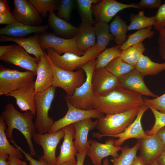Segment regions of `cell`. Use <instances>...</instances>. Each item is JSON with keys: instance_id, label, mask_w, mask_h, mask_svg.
<instances>
[{"instance_id": "cell-49", "label": "cell", "mask_w": 165, "mask_h": 165, "mask_svg": "<svg viewBox=\"0 0 165 165\" xmlns=\"http://www.w3.org/2000/svg\"><path fill=\"white\" fill-rule=\"evenodd\" d=\"M10 12L9 1L7 0H0V14Z\"/></svg>"}, {"instance_id": "cell-36", "label": "cell", "mask_w": 165, "mask_h": 165, "mask_svg": "<svg viewBox=\"0 0 165 165\" xmlns=\"http://www.w3.org/2000/svg\"><path fill=\"white\" fill-rule=\"evenodd\" d=\"M122 51L120 46L117 45L106 48L97 57L94 70L105 68L112 60L119 57Z\"/></svg>"}, {"instance_id": "cell-12", "label": "cell", "mask_w": 165, "mask_h": 165, "mask_svg": "<svg viewBox=\"0 0 165 165\" xmlns=\"http://www.w3.org/2000/svg\"><path fill=\"white\" fill-rule=\"evenodd\" d=\"M68 110L62 118L54 121L48 133L56 132L68 125L88 118L99 119L105 116L104 114L95 109L84 110L74 107L66 101Z\"/></svg>"}, {"instance_id": "cell-46", "label": "cell", "mask_w": 165, "mask_h": 165, "mask_svg": "<svg viewBox=\"0 0 165 165\" xmlns=\"http://www.w3.org/2000/svg\"><path fill=\"white\" fill-rule=\"evenodd\" d=\"M9 141L13 144L15 147L19 149L22 152L26 159L29 161V163L31 165H46L42 162L40 160H37L33 159L28 153L26 152L20 146H18L13 138L9 140Z\"/></svg>"}, {"instance_id": "cell-30", "label": "cell", "mask_w": 165, "mask_h": 165, "mask_svg": "<svg viewBox=\"0 0 165 165\" xmlns=\"http://www.w3.org/2000/svg\"><path fill=\"white\" fill-rule=\"evenodd\" d=\"M128 25L119 16H116L109 25V31L113 36V40L120 46L127 41Z\"/></svg>"}, {"instance_id": "cell-45", "label": "cell", "mask_w": 165, "mask_h": 165, "mask_svg": "<svg viewBox=\"0 0 165 165\" xmlns=\"http://www.w3.org/2000/svg\"><path fill=\"white\" fill-rule=\"evenodd\" d=\"M137 4L142 9L145 8L148 9L158 8L161 5V1L160 0H141Z\"/></svg>"}, {"instance_id": "cell-40", "label": "cell", "mask_w": 165, "mask_h": 165, "mask_svg": "<svg viewBox=\"0 0 165 165\" xmlns=\"http://www.w3.org/2000/svg\"><path fill=\"white\" fill-rule=\"evenodd\" d=\"M75 2L73 0H59L57 16L68 22Z\"/></svg>"}, {"instance_id": "cell-23", "label": "cell", "mask_w": 165, "mask_h": 165, "mask_svg": "<svg viewBox=\"0 0 165 165\" xmlns=\"http://www.w3.org/2000/svg\"><path fill=\"white\" fill-rule=\"evenodd\" d=\"M63 128L64 131V140L60 147V154L56 158V165L67 161H76L75 156L78 152L73 141L75 133L73 125H68Z\"/></svg>"}, {"instance_id": "cell-41", "label": "cell", "mask_w": 165, "mask_h": 165, "mask_svg": "<svg viewBox=\"0 0 165 165\" xmlns=\"http://www.w3.org/2000/svg\"><path fill=\"white\" fill-rule=\"evenodd\" d=\"M155 118V123L150 130L145 132L146 134L150 136L156 134L158 131L165 127V113L161 112L157 110L149 107Z\"/></svg>"}, {"instance_id": "cell-37", "label": "cell", "mask_w": 165, "mask_h": 165, "mask_svg": "<svg viewBox=\"0 0 165 165\" xmlns=\"http://www.w3.org/2000/svg\"><path fill=\"white\" fill-rule=\"evenodd\" d=\"M152 26L138 30L135 32L130 34L127 37L126 41L120 46L122 50L137 43L142 42L145 39L151 38L155 34L152 30Z\"/></svg>"}, {"instance_id": "cell-57", "label": "cell", "mask_w": 165, "mask_h": 165, "mask_svg": "<svg viewBox=\"0 0 165 165\" xmlns=\"http://www.w3.org/2000/svg\"><path fill=\"white\" fill-rule=\"evenodd\" d=\"M145 165H160L156 161H155V162H154L152 163H150L147 164H145Z\"/></svg>"}, {"instance_id": "cell-24", "label": "cell", "mask_w": 165, "mask_h": 165, "mask_svg": "<svg viewBox=\"0 0 165 165\" xmlns=\"http://www.w3.org/2000/svg\"><path fill=\"white\" fill-rule=\"evenodd\" d=\"M48 25L32 26L16 22L6 25L0 29V35L15 38H25L33 33L41 34L46 32L49 29Z\"/></svg>"}, {"instance_id": "cell-19", "label": "cell", "mask_w": 165, "mask_h": 165, "mask_svg": "<svg viewBox=\"0 0 165 165\" xmlns=\"http://www.w3.org/2000/svg\"><path fill=\"white\" fill-rule=\"evenodd\" d=\"M148 109L149 107L146 104L141 106L134 121L123 132L110 137L119 138L115 140L114 144L115 146H120L124 141L130 138L144 139L149 137L144 131L141 123L142 117L144 113Z\"/></svg>"}, {"instance_id": "cell-43", "label": "cell", "mask_w": 165, "mask_h": 165, "mask_svg": "<svg viewBox=\"0 0 165 165\" xmlns=\"http://www.w3.org/2000/svg\"><path fill=\"white\" fill-rule=\"evenodd\" d=\"M155 16V23L153 26L155 30L158 32L165 27V3L159 8Z\"/></svg>"}, {"instance_id": "cell-50", "label": "cell", "mask_w": 165, "mask_h": 165, "mask_svg": "<svg viewBox=\"0 0 165 165\" xmlns=\"http://www.w3.org/2000/svg\"><path fill=\"white\" fill-rule=\"evenodd\" d=\"M87 149L84 152H77L75 156L76 158L77 163L76 165H83V163L86 155V153Z\"/></svg>"}, {"instance_id": "cell-15", "label": "cell", "mask_w": 165, "mask_h": 165, "mask_svg": "<svg viewBox=\"0 0 165 165\" xmlns=\"http://www.w3.org/2000/svg\"><path fill=\"white\" fill-rule=\"evenodd\" d=\"M94 96L105 95L120 86L119 79L105 68L95 70L91 79Z\"/></svg>"}, {"instance_id": "cell-53", "label": "cell", "mask_w": 165, "mask_h": 165, "mask_svg": "<svg viewBox=\"0 0 165 165\" xmlns=\"http://www.w3.org/2000/svg\"><path fill=\"white\" fill-rule=\"evenodd\" d=\"M7 155L0 154V165H9Z\"/></svg>"}, {"instance_id": "cell-25", "label": "cell", "mask_w": 165, "mask_h": 165, "mask_svg": "<svg viewBox=\"0 0 165 165\" xmlns=\"http://www.w3.org/2000/svg\"><path fill=\"white\" fill-rule=\"evenodd\" d=\"M39 34L25 38H15L0 35V42L11 41L16 43L23 48L28 53L33 55L36 59L39 60L41 57L45 54V51L42 48L39 42Z\"/></svg>"}, {"instance_id": "cell-6", "label": "cell", "mask_w": 165, "mask_h": 165, "mask_svg": "<svg viewBox=\"0 0 165 165\" xmlns=\"http://www.w3.org/2000/svg\"><path fill=\"white\" fill-rule=\"evenodd\" d=\"M47 55L52 63L62 69L73 71L92 60L95 59L101 52L94 46L85 52L82 56L67 53L60 55L52 48L46 49Z\"/></svg>"}, {"instance_id": "cell-31", "label": "cell", "mask_w": 165, "mask_h": 165, "mask_svg": "<svg viewBox=\"0 0 165 165\" xmlns=\"http://www.w3.org/2000/svg\"><path fill=\"white\" fill-rule=\"evenodd\" d=\"M6 123L0 116V154L13 156L23 159V153L15 146L11 145L8 140L6 131Z\"/></svg>"}, {"instance_id": "cell-10", "label": "cell", "mask_w": 165, "mask_h": 165, "mask_svg": "<svg viewBox=\"0 0 165 165\" xmlns=\"http://www.w3.org/2000/svg\"><path fill=\"white\" fill-rule=\"evenodd\" d=\"M0 60L37 74L39 60L30 56L17 44L7 45L5 52L0 56Z\"/></svg>"}, {"instance_id": "cell-16", "label": "cell", "mask_w": 165, "mask_h": 165, "mask_svg": "<svg viewBox=\"0 0 165 165\" xmlns=\"http://www.w3.org/2000/svg\"><path fill=\"white\" fill-rule=\"evenodd\" d=\"M12 13L18 22L32 26L40 25L42 19L35 7L27 0H13Z\"/></svg>"}, {"instance_id": "cell-21", "label": "cell", "mask_w": 165, "mask_h": 165, "mask_svg": "<svg viewBox=\"0 0 165 165\" xmlns=\"http://www.w3.org/2000/svg\"><path fill=\"white\" fill-rule=\"evenodd\" d=\"M35 81L13 91L6 96L14 97L21 111H31L35 116L36 109L35 102Z\"/></svg>"}, {"instance_id": "cell-7", "label": "cell", "mask_w": 165, "mask_h": 165, "mask_svg": "<svg viewBox=\"0 0 165 165\" xmlns=\"http://www.w3.org/2000/svg\"><path fill=\"white\" fill-rule=\"evenodd\" d=\"M36 74L27 71L20 72L0 65V95L6 96L10 93L33 81Z\"/></svg>"}, {"instance_id": "cell-34", "label": "cell", "mask_w": 165, "mask_h": 165, "mask_svg": "<svg viewBox=\"0 0 165 165\" xmlns=\"http://www.w3.org/2000/svg\"><path fill=\"white\" fill-rule=\"evenodd\" d=\"M140 147L138 142L132 148L126 145L122 148L121 152L118 157H113L111 161L112 165H131L137 156V153Z\"/></svg>"}, {"instance_id": "cell-29", "label": "cell", "mask_w": 165, "mask_h": 165, "mask_svg": "<svg viewBox=\"0 0 165 165\" xmlns=\"http://www.w3.org/2000/svg\"><path fill=\"white\" fill-rule=\"evenodd\" d=\"M94 27L97 39L95 46L102 52L113 39L109 31V25L106 23L100 22L95 23Z\"/></svg>"}, {"instance_id": "cell-20", "label": "cell", "mask_w": 165, "mask_h": 165, "mask_svg": "<svg viewBox=\"0 0 165 165\" xmlns=\"http://www.w3.org/2000/svg\"><path fill=\"white\" fill-rule=\"evenodd\" d=\"M144 77L134 68L129 73L118 78L120 86L141 96L156 97L145 84Z\"/></svg>"}, {"instance_id": "cell-58", "label": "cell", "mask_w": 165, "mask_h": 165, "mask_svg": "<svg viewBox=\"0 0 165 165\" xmlns=\"http://www.w3.org/2000/svg\"><path fill=\"white\" fill-rule=\"evenodd\" d=\"M29 165H31V164L29 163Z\"/></svg>"}, {"instance_id": "cell-47", "label": "cell", "mask_w": 165, "mask_h": 165, "mask_svg": "<svg viewBox=\"0 0 165 165\" xmlns=\"http://www.w3.org/2000/svg\"><path fill=\"white\" fill-rule=\"evenodd\" d=\"M18 22L12 12L0 14V24H9Z\"/></svg>"}, {"instance_id": "cell-44", "label": "cell", "mask_w": 165, "mask_h": 165, "mask_svg": "<svg viewBox=\"0 0 165 165\" xmlns=\"http://www.w3.org/2000/svg\"><path fill=\"white\" fill-rule=\"evenodd\" d=\"M158 39L159 53L165 60V27L159 32Z\"/></svg>"}, {"instance_id": "cell-26", "label": "cell", "mask_w": 165, "mask_h": 165, "mask_svg": "<svg viewBox=\"0 0 165 165\" xmlns=\"http://www.w3.org/2000/svg\"><path fill=\"white\" fill-rule=\"evenodd\" d=\"M47 24L55 35L65 38L75 37L78 30V28L58 17L54 12H49Z\"/></svg>"}, {"instance_id": "cell-54", "label": "cell", "mask_w": 165, "mask_h": 165, "mask_svg": "<svg viewBox=\"0 0 165 165\" xmlns=\"http://www.w3.org/2000/svg\"><path fill=\"white\" fill-rule=\"evenodd\" d=\"M131 165H145V164L140 156H137Z\"/></svg>"}, {"instance_id": "cell-14", "label": "cell", "mask_w": 165, "mask_h": 165, "mask_svg": "<svg viewBox=\"0 0 165 165\" xmlns=\"http://www.w3.org/2000/svg\"><path fill=\"white\" fill-rule=\"evenodd\" d=\"M115 140L113 138H109L103 144L94 140H89L90 146L88 148L86 155L94 165H102V159L108 156L115 157L119 156L118 152L121 150L122 148L114 145Z\"/></svg>"}, {"instance_id": "cell-56", "label": "cell", "mask_w": 165, "mask_h": 165, "mask_svg": "<svg viewBox=\"0 0 165 165\" xmlns=\"http://www.w3.org/2000/svg\"><path fill=\"white\" fill-rule=\"evenodd\" d=\"M109 163V161L108 158L106 157L103 160L102 165H108Z\"/></svg>"}, {"instance_id": "cell-4", "label": "cell", "mask_w": 165, "mask_h": 165, "mask_svg": "<svg viewBox=\"0 0 165 165\" xmlns=\"http://www.w3.org/2000/svg\"><path fill=\"white\" fill-rule=\"evenodd\" d=\"M95 61V59H93L79 68L84 72L86 76V80L82 85L75 89L72 95H66L64 97L66 101L80 109L84 110L93 109V100L94 95L91 79L94 70Z\"/></svg>"}, {"instance_id": "cell-27", "label": "cell", "mask_w": 165, "mask_h": 165, "mask_svg": "<svg viewBox=\"0 0 165 165\" xmlns=\"http://www.w3.org/2000/svg\"><path fill=\"white\" fill-rule=\"evenodd\" d=\"M78 28L75 36L77 46L79 50L85 52L96 45V38L94 27L81 23Z\"/></svg>"}, {"instance_id": "cell-8", "label": "cell", "mask_w": 165, "mask_h": 165, "mask_svg": "<svg viewBox=\"0 0 165 165\" xmlns=\"http://www.w3.org/2000/svg\"><path fill=\"white\" fill-rule=\"evenodd\" d=\"M52 64L54 72L52 86L61 88L67 95H72L75 89L85 82L86 75L82 69L79 68L76 72L70 71L62 69Z\"/></svg>"}, {"instance_id": "cell-18", "label": "cell", "mask_w": 165, "mask_h": 165, "mask_svg": "<svg viewBox=\"0 0 165 165\" xmlns=\"http://www.w3.org/2000/svg\"><path fill=\"white\" fill-rule=\"evenodd\" d=\"M140 144V156L145 165L157 160L165 148V145L156 134L149 136L147 139H138Z\"/></svg>"}, {"instance_id": "cell-42", "label": "cell", "mask_w": 165, "mask_h": 165, "mask_svg": "<svg viewBox=\"0 0 165 165\" xmlns=\"http://www.w3.org/2000/svg\"><path fill=\"white\" fill-rule=\"evenodd\" d=\"M145 102L148 107L165 113V94L152 99L144 98Z\"/></svg>"}, {"instance_id": "cell-39", "label": "cell", "mask_w": 165, "mask_h": 165, "mask_svg": "<svg viewBox=\"0 0 165 165\" xmlns=\"http://www.w3.org/2000/svg\"><path fill=\"white\" fill-rule=\"evenodd\" d=\"M29 1L43 18L46 16L48 12H53L58 10L59 0H29Z\"/></svg>"}, {"instance_id": "cell-33", "label": "cell", "mask_w": 165, "mask_h": 165, "mask_svg": "<svg viewBox=\"0 0 165 165\" xmlns=\"http://www.w3.org/2000/svg\"><path fill=\"white\" fill-rule=\"evenodd\" d=\"M143 10L138 12L137 14L131 13L129 16L130 24L128 26L127 31L140 30L154 26L155 23V16H146Z\"/></svg>"}, {"instance_id": "cell-3", "label": "cell", "mask_w": 165, "mask_h": 165, "mask_svg": "<svg viewBox=\"0 0 165 165\" xmlns=\"http://www.w3.org/2000/svg\"><path fill=\"white\" fill-rule=\"evenodd\" d=\"M140 108L106 115L98 119L96 128L99 133H93V137L100 140L103 137H111L123 133L134 121Z\"/></svg>"}, {"instance_id": "cell-13", "label": "cell", "mask_w": 165, "mask_h": 165, "mask_svg": "<svg viewBox=\"0 0 165 165\" xmlns=\"http://www.w3.org/2000/svg\"><path fill=\"white\" fill-rule=\"evenodd\" d=\"M128 8L143 9L137 4H126L115 0H102L93 4L92 11L95 23L101 22L108 24L119 12Z\"/></svg>"}, {"instance_id": "cell-5", "label": "cell", "mask_w": 165, "mask_h": 165, "mask_svg": "<svg viewBox=\"0 0 165 165\" xmlns=\"http://www.w3.org/2000/svg\"><path fill=\"white\" fill-rule=\"evenodd\" d=\"M56 88L52 86L44 91L35 94L36 116L35 123L39 133H48L54 121L49 116L48 112L55 96Z\"/></svg>"}, {"instance_id": "cell-48", "label": "cell", "mask_w": 165, "mask_h": 165, "mask_svg": "<svg viewBox=\"0 0 165 165\" xmlns=\"http://www.w3.org/2000/svg\"><path fill=\"white\" fill-rule=\"evenodd\" d=\"M9 165H27L26 163L22 161L19 158L13 156H9L8 158Z\"/></svg>"}, {"instance_id": "cell-2", "label": "cell", "mask_w": 165, "mask_h": 165, "mask_svg": "<svg viewBox=\"0 0 165 165\" xmlns=\"http://www.w3.org/2000/svg\"><path fill=\"white\" fill-rule=\"evenodd\" d=\"M34 116L30 111L23 113L20 112L15 108L13 104L9 103L6 105L0 116L7 127L6 131L7 138L9 140L13 139V130H18L25 138L31 155L36 157L37 154L32 140L36 130L33 121Z\"/></svg>"}, {"instance_id": "cell-55", "label": "cell", "mask_w": 165, "mask_h": 165, "mask_svg": "<svg viewBox=\"0 0 165 165\" xmlns=\"http://www.w3.org/2000/svg\"><path fill=\"white\" fill-rule=\"evenodd\" d=\"M76 160H70L64 162L58 165H76Z\"/></svg>"}, {"instance_id": "cell-22", "label": "cell", "mask_w": 165, "mask_h": 165, "mask_svg": "<svg viewBox=\"0 0 165 165\" xmlns=\"http://www.w3.org/2000/svg\"><path fill=\"white\" fill-rule=\"evenodd\" d=\"M98 119L92 121L88 118L73 123L75 130L74 144L78 152H84L90 146L88 141L89 132L96 128Z\"/></svg>"}, {"instance_id": "cell-28", "label": "cell", "mask_w": 165, "mask_h": 165, "mask_svg": "<svg viewBox=\"0 0 165 165\" xmlns=\"http://www.w3.org/2000/svg\"><path fill=\"white\" fill-rule=\"evenodd\" d=\"M134 68L143 77L146 75H156L165 70V62L159 63L153 62L148 57L143 54Z\"/></svg>"}, {"instance_id": "cell-35", "label": "cell", "mask_w": 165, "mask_h": 165, "mask_svg": "<svg viewBox=\"0 0 165 165\" xmlns=\"http://www.w3.org/2000/svg\"><path fill=\"white\" fill-rule=\"evenodd\" d=\"M145 50L144 44L140 42L122 50L119 57L124 62L134 67Z\"/></svg>"}, {"instance_id": "cell-51", "label": "cell", "mask_w": 165, "mask_h": 165, "mask_svg": "<svg viewBox=\"0 0 165 165\" xmlns=\"http://www.w3.org/2000/svg\"><path fill=\"white\" fill-rule=\"evenodd\" d=\"M156 134L165 145V127L159 130Z\"/></svg>"}, {"instance_id": "cell-32", "label": "cell", "mask_w": 165, "mask_h": 165, "mask_svg": "<svg viewBox=\"0 0 165 165\" xmlns=\"http://www.w3.org/2000/svg\"><path fill=\"white\" fill-rule=\"evenodd\" d=\"M77 10L81 19V23L93 26L95 21L93 17L92 6L99 0H75Z\"/></svg>"}, {"instance_id": "cell-52", "label": "cell", "mask_w": 165, "mask_h": 165, "mask_svg": "<svg viewBox=\"0 0 165 165\" xmlns=\"http://www.w3.org/2000/svg\"><path fill=\"white\" fill-rule=\"evenodd\" d=\"M157 161L160 165H165V148L158 157Z\"/></svg>"}, {"instance_id": "cell-1", "label": "cell", "mask_w": 165, "mask_h": 165, "mask_svg": "<svg viewBox=\"0 0 165 165\" xmlns=\"http://www.w3.org/2000/svg\"><path fill=\"white\" fill-rule=\"evenodd\" d=\"M145 104L142 96L119 86L106 94L94 96L93 108L106 115L123 112Z\"/></svg>"}, {"instance_id": "cell-17", "label": "cell", "mask_w": 165, "mask_h": 165, "mask_svg": "<svg viewBox=\"0 0 165 165\" xmlns=\"http://www.w3.org/2000/svg\"><path fill=\"white\" fill-rule=\"evenodd\" d=\"M39 60L35 81V93L44 91L52 86L54 72L52 63L45 51Z\"/></svg>"}, {"instance_id": "cell-9", "label": "cell", "mask_w": 165, "mask_h": 165, "mask_svg": "<svg viewBox=\"0 0 165 165\" xmlns=\"http://www.w3.org/2000/svg\"><path fill=\"white\" fill-rule=\"evenodd\" d=\"M64 135L63 128L53 133H35L32 138L37 144L42 147L43 151V155L40 157L39 160L46 165H56V148Z\"/></svg>"}, {"instance_id": "cell-11", "label": "cell", "mask_w": 165, "mask_h": 165, "mask_svg": "<svg viewBox=\"0 0 165 165\" xmlns=\"http://www.w3.org/2000/svg\"><path fill=\"white\" fill-rule=\"evenodd\" d=\"M39 40L43 50L52 48L60 55L69 53L82 56L85 53L78 48L75 36L67 39L57 36L53 32H45L39 34Z\"/></svg>"}, {"instance_id": "cell-38", "label": "cell", "mask_w": 165, "mask_h": 165, "mask_svg": "<svg viewBox=\"0 0 165 165\" xmlns=\"http://www.w3.org/2000/svg\"><path fill=\"white\" fill-rule=\"evenodd\" d=\"M118 78L134 69V67L123 61L119 57L114 59L105 68Z\"/></svg>"}]
</instances>
